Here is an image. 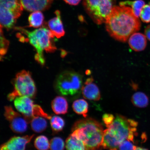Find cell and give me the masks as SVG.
<instances>
[{
    "mask_svg": "<svg viewBox=\"0 0 150 150\" xmlns=\"http://www.w3.org/2000/svg\"><path fill=\"white\" fill-rule=\"evenodd\" d=\"M66 3L71 5L76 6L79 4L81 0H64Z\"/></svg>",
    "mask_w": 150,
    "mask_h": 150,
    "instance_id": "obj_30",
    "label": "cell"
},
{
    "mask_svg": "<svg viewBox=\"0 0 150 150\" xmlns=\"http://www.w3.org/2000/svg\"><path fill=\"white\" fill-rule=\"evenodd\" d=\"M93 81V78L91 77L87 79L84 84H89L92 83Z\"/></svg>",
    "mask_w": 150,
    "mask_h": 150,
    "instance_id": "obj_32",
    "label": "cell"
},
{
    "mask_svg": "<svg viewBox=\"0 0 150 150\" xmlns=\"http://www.w3.org/2000/svg\"><path fill=\"white\" fill-rule=\"evenodd\" d=\"M115 118L112 114H105L103 116V121L107 127L111 124Z\"/></svg>",
    "mask_w": 150,
    "mask_h": 150,
    "instance_id": "obj_29",
    "label": "cell"
},
{
    "mask_svg": "<svg viewBox=\"0 0 150 150\" xmlns=\"http://www.w3.org/2000/svg\"><path fill=\"white\" fill-rule=\"evenodd\" d=\"M34 145L38 150H47L50 148V143L48 138L43 135L37 137L35 140Z\"/></svg>",
    "mask_w": 150,
    "mask_h": 150,
    "instance_id": "obj_24",
    "label": "cell"
},
{
    "mask_svg": "<svg viewBox=\"0 0 150 150\" xmlns=\"http://www.w3.org/2000/svg\"><path fill=\"white\" fill-rule=\"evenodd\" d=\"M1 26V55H4L7 52L9 45L8 41L5 39L4 35L3 32L2 30Z\"/></svg>",
    "mask_w": 150,
    "mask_h": 150,
    "instance_id": "obj_27",
    "label": "cell"
},
{
    "mask_svg": "<svg viewBox=\"0 0 150 150\" xmlns=\"http://www.w3.org/2000/svg\"><path fill=\"white\" fill-rule=\"evenodd\" d=\"M4 116L9 122L11 130L15 133L22 134L27 131V121L23 115L15 111L12 106H5Z\"/></svg>",
    "mask_w": 150,
    "mask_h": 150,
    "instance_id": "obj_10",
    "label": "cell"
},
{
    "mask_svg": "<svg viewBox=\"0 0 150 150\" xmlns=\"http://www.w3.org/2000/svg\"><path fill=\"white\" fill-rule=\"evenodd\" d=\"M12 83L14 89L7 96L8 100L12 101L18 97L27 96L34 98L36 96V86L29 71L22 70L18 73Z\"/></svg>",
    "mask_w": 150,
    "mask_h": 150,
    "instance_id": "obj_5",
    "label": "cell"
},
{
    "mask_svg": "<svg viewBox=\"0 0 150 150\" xmlns=\"http://www.w3.org/2000/svg\"><path fill=\"white\" fill-rule=\"evenodd\" d=\"M72 134L84 142L88 150L102 147L104 129L101 123L92 118L76 121L72 128Z\"/></svg>",
    "mask_w": 150,
    "mask_h": 150,
    "instance_id": "obj_3",
    "label": "cell"
},
{
    "mask_svg": "<svg viewBox=\"0 0 150 150\" xmlns=\"http://www.w3.org/2000/svg\"><path fill=\"white\" fill-rule=\"evenodd\" d=\"M55 14L56 17L48 22V26L54 36L57 38H60L64 36L65 31L61 19L60 12L57 10Z\"/></svg>",
    "mask_w": 150,
    "mask_h": 150,
    "instance_id": "obj_13",
    "label": "cell"
},
{
    "mask_svg": "<svg viewBox=\"0 0 150 150\" xmlns=\"http://www.w3.org/2000/svg\"><path fill=\"white\" fill-rule=\"evenodd\" d=\"M52 110L56 114H65L68 111V104L64 97H56L51 103Z\"/></svg>",
    "mask_w": 150,
    "mask_h": 150,
    "instance_id": "obj_16",
    "label": "cell"
},
{
    "mask_svg": "<svg viewBox=\"0 0 150 150\" xmlns=\"http://www.w3.org/2000/svg\"><path fill=\"white\" fill-rule=\"evenodd\" d=\"M131 101L134 105L137 107L145 108L149 105V99L145 93L141 92H138L133 95Z\"/></svg>",
    "mask_w": 150,
    "mask_h": 150,
    "instance_id": "obj_19",
    "label": "cell"
},
{
    "mask_svg": "<svg viewBox=\"0 0 150 150\" xmlns=\"http://www.w3.org/2000/svg\"><path fill=\"white\" fill-rule=\"evenodd\" d=\"M110 150H117V149H110Z\"/></svg>",
    "mask_w": 150,
    "mask_h": 150,
    "instance_id": "obj_34",
    "label": "cell"
},
{
    "mask_svg": "<svg viewBox=\"0 0 150 150\" xmlns=\"http://www.w3.org/2000/svg\"><path fill=\"white\" fill-rule=\"evenodd\" d=\"M46 118L42 117H35L30 121L32 129L35 132L41 133L45 130L47 127Z\"/></svg>",
    "mask_w": 150,
    "mask_h": 150,
    "instance_id": "obj_18",
    "label": "cell"
},
{
    "mask_svg": "<svg viewBox=\"0 0 150 150\" xmlns=\"http://www.w3.org/2000/svg\"><path fill=\"white\" fill-rule=\"evenodd\" d=\"M147 43L145 35L140 33L133 34L129 38V45L135 51L140 52L145 50Z\"/></svg>",
    "mask_w": 150,
    "mask_h": 150,
    "instance_id": "obj_14",
    "label": "cell"
},
{
    "mask_svg": "<svg viewBox=\"0 0 150 150\" xmlns=\"http://www.w3.org/2000/svg\"><path fill=\"white\" fill-rule=\"evenodd\" d=\"M54 0H20L23 8L29 12L44 11L50 8Z\"/></svg>",
    "mask_w": 150,
    "mask_h": 150,
    "instance_id": "obj_12",
    "label": "cell"
},
{
    "mask_svg": "<svg viewBox=\"0 0 150 150\" xmlns=\"http://www.w3.org/2000/svg\"><path fill=\"white\" fill-rule=\"evenodd\" d=\"M115 4V0H83L86 12L98 25L105 23Z\"/></svg>",
    "mask_w": 150,
    "mask_h": 150,
    "instance_id": "obj_7",
    "label": "cell"
},
{
    "mask_svg": "<svg viewBox=\"0 0 150 150\" xmlns=\"http://www.w3.org/2000/svg\"><path fill=\"white\" fill-rule=\"evenodd\" d=\"M82 77L81 75L72 71L62 73L56 78L55 88L63 96H74L82 90Z\"/></svg>",
    "mask_w": 150,
    "mask_h": 150,
    "instance_id": "obj_6",
    "label": "cell"
},
{
    "mask_svg": "<svg viewBox=\"0 0 150 150\" xmlns=\"http://www.w3.org/2000/svg\"><path fill=\"white\" fill-rule=\"evenodd\" d=\"M14 28L27 37V41L36 50L35 59L41 65H44L45 63L43 54L44 51L52 53L57 50L53 41L55 36L51 31L45 26L31 32L21 27Z\"/></svg>",
    "mask_w": 150,
    "mask_h": 150,
    "instance_id": "obj_4",
    "label": "cell"
},
{
    "mask_svg": "<svg viewBox=\"0 0 150 150\" xmlns=\"http://www.w3.org/2000/svg\"><path fill=\"white\" fill-rule=\"evenodd\" d=\"M34 134L23 137L14 136L1 146V150H25L27 144L32 140Z\"/></svg>",
    "mask_w": 150,
    "mask_h": 150,
    "instance_id": "obj_11",
    "label": "cell"
},
{
    "mask_svg": "<svg viewBox=\"0 0 150 150\" xmlns=\"http://www.w3.org/2000/svg\"><path fill=\"white\" fill-rule=\"evenodd\" d=\"M44 17L42 13L40 11H35L30 15L28 21L29 27L39 28L44 24Z\"/></svg>",
    "mask_w": 150,
    "mask_h": 150,
    "instance_id": "obj_21",
    "label": "cell"
},
{
    "mask_svg": "<svg viewBox=\"0 0 150 150\" xmlns=\"http://www.w3.org/2000/svg\"><path fill=\"white\" fill-rule=\"evenodd\" d=\"M65 147L64 141L59 137H55L50 140V148L51 150H64Z\"/></svg>",
    "mask_w": 150,
    "mask_h": 150,
    "instance_id": "obj_25",
    "label": "cell"
},
{
    "mask_svg": "<svg viewBox=\"0 0 150 150\" xmlns=\"http://www.w3.org/2000/svg\"><path fill=\"white\" fill-rule=\"evenodd\" d=\"M81 91L84 98L88 100L98 101L100 99L101 95L99 88L93 82L84 84L82 86Z\"/></svg>",
    "mask_w": 150,
    "mask_h": 150,
    "instance_id": "obj_15",
    "label": "cell"
},
{
    "mask_svg": "<svg viewBox=\"0 0 150 150\" xmlns=\"http://www.w3.org/2000/svg\"><path fill=\"white\" fill-rule=\"evenodd\" d=\"M145 4V2L143 0L127 1H122L119 3L120 5L130 6L135 16L138 18L140 16L141 12Z\"/></svg>",
    "mask_w": 150,
    "mask_h": 150,
    "instance_id": "obj_22",
    "label": "cell"
},
{
    "mask_svg": "<svg viewBox=\"0 0 150 150\" xmlns=\"http://www.w3.org/2000/svg\"><path fill=\"white\" fill-rule=\"evenodd\" d=\"M138 123L123 115L117 114L111 124L104 130L102 147L104 149H117L124 141L128 140L134 142L137 135Z\"/></svg>",
    "mask_w": 150,
    "mask_h": 150,
    "instance_id": "obj_2",
    "label": "cell"
},
{
    "mask_svg": "<svg viewBox=\"0 0 150 150\" xmlns=\"http://www.w3.org/2000/svg\"><path fill=\"white\" fill-rule=\"evenodd\" d=\"M65 148L67 150H88L84 142L72 133L66 140Z\"/></svg>",
    "mask_w": 150,
    "mask_h": 150,
    "instance_id": "obj_17",
    "label": "cell"
},
{
    "mask_svg": "<svg viewBox=\"0 0 150 150\" xmlns=\"http://www.w3.org/2000/svg\"><path fill=\"white\" fill-rule=\"evenodd\" d=\"M105 23L110 36L122 42H127L141 27L138 18L135 16L132 8L126 6H115Z\"/></svg>",
    "mask_w": 150,
    "mask_h": 150,
    "instance_id": "obj_1",
    "label": "cell"
},
{
    "mask_svg": "<svg viewBox=\"0 0 150 150\" xmlns=\"http://www.w3.org/2000/svg\"><path fill=\"white\" fill-rule=\"evenodd\" d=\"M140 16L142 22L146 23L150 22V2L149 4L144 5L141 12Z\"/></svg>",
    "mask_w": 150,
    "mask_h": 150,
    "instance_id": "obj_26",
    "label": "cell"
},
{
    "mask_svg": "<svg viewBox=\"0 0 150 150\" xmlns=\"http://www.w3.org/2000/svg\"><path fill=\"white\" fill-rule=\"evenodd\" d=\"M145 34L146 38L150 41V25L146 27L145 30Z\"/></svg>",
    "mask_w": 150,
    "mask_h": 150,
    "instance_id": "obj_31",
    "label": "cell"
},
{
    "mask_svg": "<svg viewBox=\"0 0 150 150\" xmlns=\"http://www.w3.org/2000/svg\"><path fill=\"white\" fill-rule=\"evenodd\" d=\"M134 150H149L147 149H145V148L140 147H137Z\"/></svg>",
    "mask_w": 150,
    "mask_h": 150,
    "instance_id": "obj_33",
    "label": "cell"
},
{
    "mask_svg": "<svg viewBox=\"0 0 150 150\" xmlns=\"http://www.w3.org/2000/svg\"><path fill=\"white\" fill-rule=\"evenodd\" d=\"M15 108L23 116L28 122H30L32 118L38 116L42 108L35 105L31 98L27 96L17 97L14 99Z\"/></svg>",
    "mask_w": 150,
    "mask_h": 150,
    "instance_id": "obj_9",
    "label": "cell"
},
{
    "mask_svg": "<svg viewBox=\"0 0 150 150\" xmlns=\"http://www.w3.org/2000/svg\"><path fill=\"white\" fill-rule=\"evenodd\" d=\"M72 107L76 113L82 115L84 118L87 117L89 105L87 101L82 99H78L73 103Z\"/></svg>",
    "mask_w": 150,
    "mask_h": 150,
    "instance_id": "obj_20",
    "label": "cell"
},
{
    "mask_svg": "<svg viewBox=\"0 0 150 150\" xmlns=\"http://www.w3.org/2000/svg\"><path fill=\"white\" fill-rule=\"evenodd\" d=\"M50 120V125L54 133H58L63 130L65 122L62 118L59 116H54L52 117Z\"/></svg>",
    "mask_w": 150,
    "mask_h": 150,
    "instance_id": "obj_23",
    "label": "cell"
},
{
    "mask_svg": "<svg viewBox=\"0 0 150 150\" xmlns=\"http://www.w3.org/2000/svg\"><path fill=\"white\" fill-rule=\"evenodd\" d=\"M23 8L20 0H0L1 26L8 31L14 28Z\"/></svg>",
    "mask_w": 150,
    "mask_h": 150,
    "instance_id": "obj_8",
    "label": "cell"
},
{
    "mask_svg": "<svg viewBox=\"0 0 150 150\" xmlns=\"http://www.w3.org/2000/svg\"><path fill=\"white\" fill-rule=\"evenodd\" d=\"M136 147L134 142L128 140L123 141L119 147V150H134Z\"/></svg>",
    "mask_w": 150,
    "mask_h": 150,
    "instance_id": "obj_28",
    "label": "cell"
}]
</instances>
